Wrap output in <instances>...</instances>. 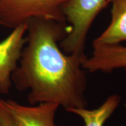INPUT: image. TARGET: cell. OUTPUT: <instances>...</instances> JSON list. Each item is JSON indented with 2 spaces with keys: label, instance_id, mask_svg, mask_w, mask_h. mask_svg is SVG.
<instances>
[{
  "label": "cell",
  "instance_id": "obj_4",
  "mask_svg": "<svg viewBox=\"0 0 126 126\" xmlns=\"http://www.w3.org/2000/svg\"><path fill=\"white\" fill-rule=\"evenodd\" d=\"M27 24L12 29L0 41V93L9 94L12 86L11 76L18 66L26 40Z\"/></svg>",
  "mask_w": 126,
  "mask_h": 126
},
{
  "label": "cell",
  "instance_id": "obj_6",
  "mask_svg": "<svg viewBox=\"0 0 126 126\" xmlns=\"http://www.w3.org/2000/svg\"><path fill=\"white\" fill-rule=\"evenodd\" d=\"M83 67L89 72L126 71V46L117 44L94 47L91 55L84 60Z\"/></svg>",
  "mask_w": 126,
  "mask_h": 126
},
{
  "label": "cell",
  "instance_id": "obj_7",
  "mask_svg": "<svg viewBox=\"0 0 126 126\" xmlns=\"http://www.w3.org/2000/svg\"><path fill=\"white\" fill-rule=\"evenodd\" d=\"M109 26L93 42V47L121 44L126 41V0H112Z\"/></svg>",
  "mask_w": 126,
  "mask_h": 126
},
{
  "label": "cell",
  "instance_id": "obj_9",
  "mask_svg": "<svg viewBox=\"0 0 126 126\" xmlns=\"http://www.w3.org/2000/svg\"><path fill=\"white\" fill-rule=\"evenodd\" d=\"M0 126H16L4 99H0Z\"/></svg>",
  "mask_w": 126,
  "mask_h": 126
},
{
  "label": "cell",
  "instance_id": "obj_3",
  "mask_svg": "<svg viewBox=\"0 0 126 126\" xmlns=\"http://www.w3.org/2000/svg\"><path fill=\"white\" fill-rule=\"evenodd\" d=\"M69 0H0V25L14 29L34 18L66 23L64 8Z\"/></svg>",
  "mask_w": 126,
  "mask_h": 126
},
{
  "label": "cell",
  "instance_id": "obj_8",
  "mask_svg": "<svg viewBox=\"0 0 126 126\" xmlns=\"http://www.w3.org/2000/svg\"><path fill=\"white\" fill-rule=\"evenodd\" d=\"M121 97L113 94L108 97L99 107L94 109L87 108L70 109L68 112L81 118L85 126H104L121 102Z\"/></svg>",
  "mask_w": 126,
  "mask_h": 126
},
{
  "label": "cell",
  "instance_id": "obj_2",
  "mask_svg": "<svg viewBox=\"0 0 126 126\" xmlns=\"http://www.w3.org/2000/svg\"><path fill=\"white\" fill-rule=\"evenodd\" d=\"M106 2L107 0H69L66 4L63 14L67 32L60 43L64 53L86 56L88 34Z\"/></svg>",
  "mask_w": 126,
  "mask_h": 126
},
{
  "label": "cell",
  "instance_id": "obj_1",
  "mask_svg": "<svg viewBox=\"0 0 126 126\" xmlns=\"http://www.w3.org/2000/svg\"><path fill=\"white\" fill-rule=\"evenodd\" d=\"M26 40L11 76L20 91L28 90L30 104L54 103L68 111L87 108V77L83 63L87 56L67 54L60 41L67 25L53 20L34 18L27 23Z\"/></svg>",
  "mask_w": 126,
  "mask_h": 126
},
{
  "label": "cell",
  "instance_id": "obj_5",
  "mask_svg": "<svg viewBox=\"0 0 126 126\" xmlns=\"http://www.w3.org/2000/svg\"><path fill=\"white\" fill-rule=\"evenodd\" d=\"M4 102L16 126H55V114L60 107L57 104L23 105L11 99Z\"/></svg>",
  "mask_w": 126,
  "mask_h": 126
}]
</instances>
